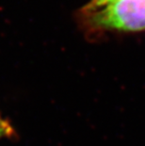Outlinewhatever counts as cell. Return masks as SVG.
I'll list each match as a JSON object with an SVG mask.
<instances>
[{"mask_svg": "<svg viewBox=\"0 0 145 146\" xmlns=\"http://www.w3.org/2000/svg\"><path fill=\"white\" fill-rule=\"evenodd\" d=\"M0 119H2V116H1V115H0Z\"/></svg>", "mask_w": 145, "mask_h": 146, "instance_id": "277c9868", "label": "cell"}, {"mask_svg": "<svg viewBox=\"0 0 145 146\" xmlns=\"http://www.w3.org/2000/svg\"><path fill=\"white\" fill-rule=\"evenodd\" d=\"M79 18L94 32H134L145 29V0H117L98 10L82 12Z\"/></svg>", "mask_w": 145, "mask_h": 146, "instance_id": "6da1fadb", "label": "cell"}, {"mask_svg": "<svg viewBox=\"0 0 145 146\" xmlns=\"http://www.w3.org/2000/svg\"><path fill=\"white\" fill-rule=\"evenodd\" d=\"M117 0H89L86 5H84L83 7L80 9L79 11L82 12H88V11H92L95 10H98L104 6H107Z\"/></svg>", "mask_w": 145, "mask_h": 146, "instance_id": "7a4b0ae2", "label": "cell"}, {"mask_svg": "<svg viewBox=\"0 0 145 146\" xmlns=\"http://www.w3.org/2000/svg\"><path fill=\"white\" fill-rule=\"evenodd\" d=\"M12 135H14V130L10 122L4 118L0 119V139L4 138H11Z\"/></svg>", "mask_w": 145, "mask_h": 146, "instance_id": "3957f363", "label": "cell"}]
</instances>
